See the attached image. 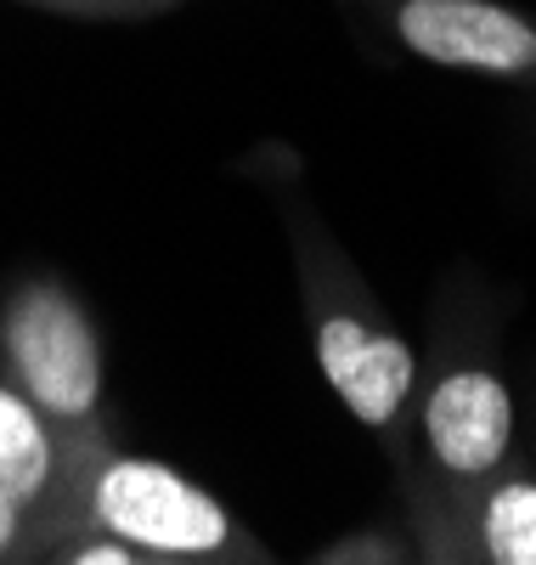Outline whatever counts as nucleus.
<instances>
[{
  "label": "nucleus",
  "instance_id": "f257e3e1",
  "mask_svg": "<svg viewBox=\"0 0 536 565\" xmlns=\"http://www.w3.org/2000/svg\"><path fill=\"white\" fill-rule=\"evenodd\" d=\"M45 526H52V537L103 532L181 565H266L260 543L243 532V521L210 487L159 458L119 452L108 436L79 441L68 452V476Z\"/></svg>",
  "mask_w": 536,
  "mask_h": 565
},
{
  "label": "nucleus",
  "instance_id": "f03ea898",
  "mask_svg": "<svg viewBox=\"0 0 536 565\" xmlns=\"http://www.w3.org/2000/svg\"><path fill=\"white\" fill-rule=\"evenodd\" d=\"M0 362L7 385L23 391L45 424L68 441H96L103 430V340L85 306L57 277H23L0 306Z\"/></svg>",
  "mask_w": 536,
  "mask_h": 565
},
{
  "label": "nucleus",
  "instance_id": "0eeeda50",
  "mask_svg": "<svg viewBox=\"0 0 536 565\" xmlns=\"http://www.w3.org/2000/svg\"><path fill=\"white\" fill-rule=\"evenodd\" d=\"M480 543L492 565H536V481H503L485 498Z\"/></svg>",
  "mask_w": 536,
  "mask_h": 565
},
{
  "label": "nucleus",
  "instance_id": "7ed1b4c3",
  "mask_svg": "<svg viewBox=\"0 0 536 565\" xmlns=\"http://www.w3.org/2000/svg\"><path fill=\"white\" fill-rule=\"evenodd\" d=\"M396 34L407 40V52L441 68H474V74L536 68V23H525L497 0H401Z\"/></svg>",
  "mask_w": 536,
  "mask_h": 565
},
{
  "label": "nucleus",
  "instance_id": "20e7f679",
  "mask_svg": "<svg viewBox=\"0 0 536 565\" xmlns=\"http://www.w3.org/2000/svg\"><path fill=\"white\" fill-rule=\"evenodd\" d=\"M317 362L333 396L345 402L367 430H389L412 396V351L401 334L378 328L362 311H322L317 317Z\"/></svg>",
  "mask_w": 536,
  "mask_h": 565
},
{
  "label": "nucleus",
  "instance_id": "423d86ee",
  "mask_svg": "<svg viewBox=\"0 0 536 565\" xmlns=\"http://www.w3.org/2000/svg\"><path fill=\"white\" fill-rule=\"evenodd\" d=\"M68 441L45 424V413L0 380V481L18 498H29L40 514H52L57 487L68 476Z\"/></svg>",
  "mask_w": 536,
  "mask_h": 565
},
{
  "label": "nucleus",
  "instance_id": "9b49d317",
  "mask_svg": "<svg viewBox=\"0 0 536 565\" xmlns=\"http://www.w3.org/2000/svg\"><path fill=\"white\" fill-rule=\"evenodd\" d=\"M322 565H389V554L378 543H345V548H333Z\"/></svg>",
  "mask_w": 536,
  "mask_h": 565
},
{
  "label": "nucleus",
  "instance_id": "39448f33",
  "mask_svg": "<svg viewBox=\"0 0 536 565\" xmlns=\"http://www.w3.org/2000/svg\"><path fill=\"white\" fill-rule=\"evenodd\" d=\"M424 436H429V452L441 458L447 476H458V481L492 476L497 458L508 452V436H514L508 385L485 367L447 373L424 402Z\"/></svg>",
  "mask_w": 536,
  "mask_h": 565
},
{
  "label": "nucleus",
  "instance_id": "1a4fd4ad",
  "mask_svg": "<svg viewBox=\"0 0 536 565\" xmlns=\"http://www.w3.org/2000/svg\"><path fill=\"white\" fill-rule=\"evenodd\" d=\"M45 543H52L45 514L0 481V565H34L45 554Z\"/></svg>",
  "mask_w": 536,
  "mask_h": 565
},
{
  "label": "nucleus",
  "instance_id": "9d476101",
  "mask_svg": "<svg viewBox=\"0 0 536 565\" xmlns=\"http://www.w3.org/2000/svg\"><path fill=\"white\" fill-rule=\"evenodd\" d=\"M29 7L63 12V18H159L175 12L181 0H29Z\"/></svg>",
  "mask_w": 536,
  "mask_h": 565
},
{
  "label": "nucleus",
  "instance_id": "6e6552de",
  "mask_svg": "<svg viewBox=\"0 0 536 565\" xmlns=\"http://www.w3.org/2000/svg\"><path fill=\"white\" fill-rule=\"evenodd\" d=\"M34 565H181V559L141 554V548H130L119 537H103V532H57Z\"/></svg>",
  "mask_w": 536,
  "mask_h": 565
}]
</instances>
